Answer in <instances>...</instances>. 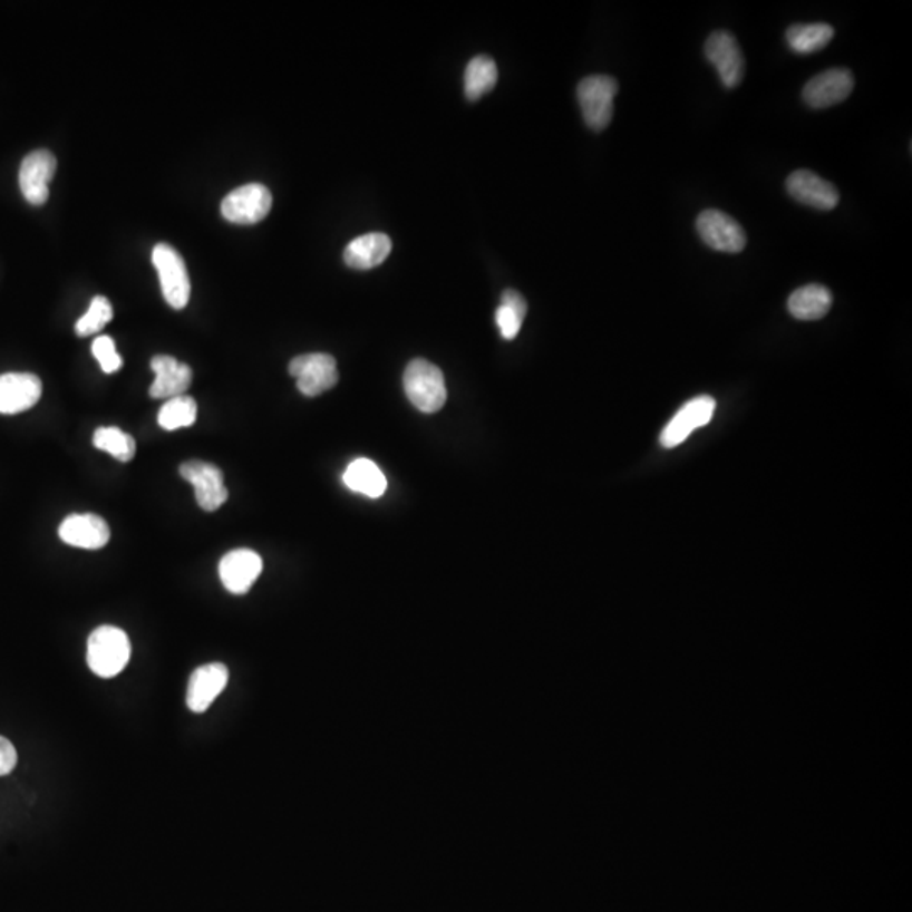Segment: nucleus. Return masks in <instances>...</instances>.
<instances>
[{"label":"nucleus","mask_w":912,"mask_h":912,"mask_svg":"<svg viewBox=\"0 0 912 912\" xmlns=\"http://www.w3.org/2000/svg\"><path fill=\"white\" fill-rule=\"evenodd\" d=\"M130 659V641L117 627L101 625L91 632L87 644V661L100 678L119 675Z\"/></svg>","instance_id":"1"},{"label":"nucleus","mask_w":912,"mask_h":912,"mask_svg":"<svg viewBox=\"0 0 912 912\" xmlns=\"http://www.w3.org/2000/svg\"><path fill=\"white\" fill-rule=\"evenodd\" d=\"M405 390L411 405L426 415L438 413L446 402V384L442 370L425 359L406 367Z\"/></svg>","instance_id":"2"},{"label":"nucleus","mask_w":912,"mask_h":912,"mask_svg":"<svg viewBox=\"0 0 912 912\" xmlns=\"http://www.w3.org/2000/svg\"><path fill=\"white\" fill-rule=\"evenodd\" d=\"M617 94H619V84L609 75H592L580 81L576 95H579L583 119L590 129L600 133L609 127V124L612 123L613 98Z\"/></svg>","instance_id":"3"},{"label":"nucleus","mask_w":912,"mask_h":912,"mask_svg":"<svg viewBox=\"0 0 912 912\" xmlns=\"http://www.w3.org/2000/svg\"><path fill=\"white\" fill-rule=\"evenodd\" d=\"M153 264L159 274L164 300L171 308L183 310L188 304L190 294H192V282H190L185 259L175 248L157 244L153 251Z\"/></svg>","instance_id":"4"},{"label":"nucleus","mask_w":912,"mask_h":912,"mask_svg":"<svg viewBox=\"0 0 912 912\" xmlns=\"http://www.w3.org/2000/svg\"><path fill=\"white\" fill-rule=\"evenodd\" d=\"M697 231L701 241L718 252L737 254L747 245V234L737 220L720 210H705L698 215Z\"/></svg>","instance_id":"5"},{"label":"nucleus","mask_w":912,"mask_h":912,"mask_svg":"<svg viewBox=\"0 0 912 912\" xmlns=\"http://www.w3.org/2000/svg\"><path fill=\"white\" fill-rule=\"evenodd\" d=\"M272 195L259 183H249L223 198L222 215L237 225H254L271 212Z\"/></svg>","instance_id":"6"},{"label":"nucleus","mask_w":912,"mask_h":912,"mask_svg":"<svg viewBox=\"0 0 912 912\" xmlns=\"http://www.w3.org/2000/svg\"><path fill=\"white\" fill-rule=\"evenodd\" d=\"M705 55H707L708 61L714 65L725 87L735 88L743 84L744 74H746V60H744L743 49H740L731 32H711L707 45H705Z\"/></svg>","instance_id":"7"},{"label":"nucleus","mask_w":912,"mask_h":912,"mask_svg":"<svg viewBox=\"0 0 912 912\" xmlns=\"http://www.w3.org/2000/svg\"><path fill=\"white\" fill-rule=\"evenodd\" d=\"M290 373L298 389L308 397H317L337 386V360L328 353H307L291 360Z\"/></svg>","instance_id":"8"},{"label":"nucleus","mask_w":912,"mask_h":912,"mask_svg":"<svg viewBox=\"0 0 912 912\" xmlns=\"http://www.w3.org/2000/svg\"><path fill=\"white\" fill-rule=\"evenodd\" d=\"M180 475L195 488L196 502L203 511H219L229 498L222 470L216 465L190 460L180 467Z\"/></svg>","instance_id":"9"},{"label":"nucleus","mask_w":912,"mask_h":912,"mask_svg":"<svg viewBox=\"0 0 912 912\" xmlns=\"http://www.w3.org/2000/svg\"><path fill=\"white\" fill-rule=\"evenodd\" d=\"M717 402L714 397L698 396L682 406L675 418L668 423L661 433V445L664 448H675L681 445L695 429L704 428L714 418Z\"/></svg>","instance_id":"10"},{"label":"nucleus","mask_w":912,"mask_h":912,"mask_svg":"<svg viewBox=\"0 0 912 912\" xmlns=\"http://www.w3.org/2000/svg\"><path fill=\"white\" fill-rule=\"evenodd\" d=\"M56 173V157L46 149L32 151L19 169V186L31 205L41 206L49 198V183Z\"/></svg>","instance_id":"11"},{"label":"nucleus","mask_w":912,"mask_h":912,"mask_svg":"<svg viewBox=\"0 0 912 912\" xmlns=\"http://www.w3.org/2000/svg\"><path fill=\"white\" fill-rule=\"evenodd\" d=\"M220 580L234 595H244L258 582L262 573V560L255 551L234 550L220 561Z\"/></svg>","instance_id":"12"},{"label":"nucleus","mask_w":912,"mask_h":912,"mask_svg":"<svg viewBox=\"0 0 912 912\" xmlns=\"http://www.w3.org/2000/svg\"><path fill=\"white\" fill-rule=\"evenodd\" d=\"M41 379L35 373L9 372L0 376V415H19L38 405Z\"/></svg>","instance_id":"13"},{"label":"nucleus","mask_w":912,"mask_h":912,"mask_svg":"<svg viewBox=\"0 0 912 912\" xmlns=\"http://www.w3.org/2000/svg\"><path fill=\"white\" fill-rule=\"evenodd\" d=\"M852 71L845 68H833L823 71L808 81L803 88V100L812 108H826L840 104L853 91Z\"/></svg>","instance_id":"14"},{"label":"nucleus","mask_w":912,"mask_h":912,"mask_svg":"<svg viewBox=\"0 0 912 912\" xmlns=\"http://www.w3.org/2000/svg\"><path fill=\"white\" fill-rule=\"evenodd\" d=\"M786 188L796 202L812 206V208L828 212L840 202L838 190L808 169L794 171L793 175L787 178Z\"/></svg>","instance_id":"15"},{"label":"nucleus","mask_w":912,"mask_h":912,"mask_svg":"<svg viewBox=\"0 0 912 912\" xmlns=\"http://www.w3.org/2000/svg\"><path fill=\"white\" fill-rule=\"evenodd\" d=\"M229 669L222 662L202 666L193 672L188 682L186 705L195 714H203L212 707L215 698L225 690Z\"/></svg>","instance_id":"16"},{"label":"nucleus","mask_w":912,"mask_h":912,"mask_svg":"<svg viewBox=\"0 0 912 912\" xmlns=\"http://www.w3.org/2000/svg\"><path fill=\"white\" fill-rule=\"evenodd\" d=\"M60 540L81 550H101L110 541V527L97 514H74L61 523Z\"/></svg>","instance_id":"17"},{"label":"nucleus","mask_w":912,"mask_h":912,"mask_svg":"<svg viewBox=\"0 0 912 912\" xmlns=\"http://www.w3.org/2000/svg\"><path fill=\"white\" fill-rule=\"evenodd\" d=\"M151 369L156 376L149 389V396L153 399H173V397L185 396L186 390L192 386V367L180 363L175 357H154L151 360Z\"/></svg>","instance_id":"18"},{"label":"nucleus","mask_w":912,"mask_h":912,"mask_svg":"<svg viewBox=\"0 0 912 912\" xmlns=\"http://www.w3.org/2000/svg\"><path fill=\"white\" fill-rule=\"evenodd\" d=\"M390 251L392 242L386 234H366L353 239L347 245L343 259L349 268L367 271L382 264L389 258Z\"/></svg>","instance_id":"19"},{"label":"nucleus","mask_w":912,"mask_h":912,"mask_svg":"<svg viewBox=\"0 0 912 912\" xmlns=\"http://www.w3.org/2000/svg\"><path fill=\"white\" fill-rule=\"evenodd\" d=\"M833 304V297L828 288L822 284H808L799 288L787 300V310L796 320H822L828 314Z\"/></svg>","instance_id":"20"},{"label":"nucleus","mask_w":912,"mask_h":912,"mask_svg":"<svg viewBox=\"0 0 912 912\" xmlns=\"http://www.w3.org/2000/svg\"><path fill=\"white\" fill-rule=\"evenodd\" d=\"M343 482L350 491L370 498L382 497L387 488L386 475L372 460H367V458L353 460L343 474Z\"/></svg>","instance_id":"21"},{"label":"nucleus","mask_w":912,"mask_h":912,"mask_svg":"<svg viewBox=\"0 0 912 912\" xmlns=\"http://www.w3.org/2000/svg\"><path fill=\"white\" fill-rule=\"evenodd\" d=\"M832 26L816 22V25H794L786 31V41L797 55H809L825 48L833 39Z\"/></svg>","instance_id":"22"},{"label":"nucleus","mask_w":912,"mask_h":912,"mask_svg":"<svg viewBox=\"0 0 912 912\" xmlns=\"http://www.w3.org/2000/svg\"><path fill=\"white\" fill-rule=\"evenodd\" d=\"M526 314V300L516 290H505L501 298V307L495 311V323L501 330L502 338L514 340L520 334Z\"/></svg>","instance_id":"23"},{"label":"nucleus","mask_w":912,"mask_h":912,"mask_svg":"<svg viewBox=\"0 0 912 912\" xmlns=\"http://www.w3.org/2000/svg\"><path fill=\"white\" fill-rule=\"evenodd\" d=\"M498 80L497 65L488 56H475L465 70V95L475 101L487 95Z\"/></svg>","instance_id":"24"},{"label":"nucleus","mask_w":912,"mask_h":912,"mask_svg":"<svg viewBox=\"0 0 912 912\" xmlns=\"http://www.w3.org/2000/svg\"><path fill=\"white\" fill-rule=\"evenodd\" d=\"M196 416H198V406L195 399L190 396H178L164 402L163 408L159 409L157 423L166 431H175V429L195 425Z\"/></svg>","instance_id":"25"},{"label":"nucleus","mask_w":912,"mask_h":912,"mask_svg":"<svg viewBox=\"0 0 912 912\" xmlns=\"http://www.w3.org/2000/svg\"><path fill=\"white\" fill-rule=\"evenodd\" d=\"M94 446L101 449V452L110 453L114 458L119 462L133 460L136 455V439L124 433L123 429L116 426H108V428H98L94 433Z\"/></svg>","instance_id":"26"},{"label":"nucleus","mask_w":912,"mask_h":912,"mask_svg":"<svg viewBox=\"0 0 912 912\" xmlns=\"http://www.w3.org/2000/svg\"><path fill=\"white\" fill-rule=\"evenodd\" d=\"M111 317H114V310H111L110 301L105 297H95L87 313L78 320L75 330H77L78 337H90V334L104 330L105 324L111 320Z\"/></svg>","instance_id":"27"},{"label":"nucleus","mask_w":912,"mask_h":912,"mask_svg":"<svg viewBox=\"0 0 912 912\" xmlns=\"http://www.w3.org/2000/svg\"><path fill=\"white\" fill-rule=\"evenodd\" d=\"M91 352L105 373H114L123 367V357L117 353L116 343L107 334L97 337L91 343Z\"/></svg>","instance_id":"28"},{"label":"nucleus","mask_w":912,"mask_h":912,"mask_svg":"<svg viewBox=\"0 0 912 912\" xmlns=\"http://www.w3.org/2000/svg\"><path fill=\"white\" fill-rule=\"evenodd\" d=\"M16 764H18L16 747L9 743L8 738L0 737V776L11 774Z\"/></svg>","instance_id":"29"}]
</instances>
